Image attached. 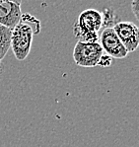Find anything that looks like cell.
<instances>
[{"label":"cell","mask_w":139,"mask_h":147,"mask_svg":"<svg viewBox=\"0 0 139 147\" xmlns=\"http://www.w3.org/2000/svg\"><path fill=\"white\" fill-rule=\"evenodd\" d=\"M2 70H3V66H2V60L0 59V73H2Z\"/></svg>","instance_id":"4fadbf2b"},{"label":"cell","mask_w":139,"mask_h":147,"mask_svg":"<svg viewBox=\"0 0 139 147\" xmlns=\"http://www.w3.org/2000/svg\"><path fill=\"white\" fill-rule=\"evenodd\" d=\"M104 53L99 42H77L73 49V59L81 67H95Z\"/></svg>","instance_id":"3957f363"},{"label":"cell","mask_w":139,"mask_h":147,"mask_svg":"<svg viewBox=\"0 0 139 147\" xmlns=\"http://www.w3.org/2000/svg\"><path fill=\"white\" fill-rule=\"evenodd\" d=\"M103 28H113V26L118 23V17L111 8H105L102 13Z\"/></svg>","instance_id":"ba28073f"},{"label":"cell","mask_w":139,"mask_h":147,"mask_svg":"<svg viewBox=\"0 0 139 147\" xmlns=\"http://www.w3.org/2000/svg\"><path fill=\"white\" fill-rule=\"evenodd\" d=\"M102 13L96 9H86L79 15L73 25V35L78 42H97L98 32L102 28Z\"/></svg>","instance_id":"6da1fadb"},{"label":"cell","mask_w":139,"mask_h":147,"mask_svg":"<svg viewBox=\"0 0 139 147\" xmlns=\"http://www.w3.org/2000/svg\"><path fill=\"white\" fill-rule=\"evenodd\" d=\"M34 31L29 25L19 22L12 30L11 49L17 60L23 61L30 54L32 47Z\"/></svg>","instance_id":"7a4b0ae2"},{"label":"cell","mask_w":139,"mask_h":147,"mask_svg":"<svg viewBox=\"0 0 139 147\" xmlns=\"http://www.w3.org/2000/svg\"><path fill=\"white\" fill-rule=\"evenodd\" d=\"M100 42L103 51L113 58L122 59L128 54L113 28H105L103 30L100 36Z\"/></svg>","instance_id":"277c9868"},{"label":"cell","mask_w":139,"mask_h":147,"mask_svg":"<svg viewBox=\"0 0 139 147\" xmlns=\"http://www.w3.org/2000/svg\"><path fill=\"white\" fill-rule=\"evenodd\" d=\"M20 22H23V23L29 25L33 29L35 35H38L41 32V22H40V20L37 19L36 17H34L33 15L29 14V13L22 14Z\"/></svg>","instance_id":"9c48e42d"},{"label":"cell","mask_w":139,"mask_h":147,"mask_svg":"<svg viewBox=\"0 0 139 147\" xmlns=\"http://www.w3.org/2000/svg\"><path fill=\"white\" fill-rule=\"evenodd\" d=\"M113 58L111 57L109 55L103 53L102 56L100 57V59H99L97 66L104 67V68H106V67H109L111 64H113Z\"/></svg>","instance_id":"30bf717a"},{"label":"cell","mask_w":139,"mask_h":147,"mask_svg":"<svg viewBox=\"0 0 139 147\" xmlns=\"http://www.w3.org/2000/svg\"><path fill=\"white\" fill-rule=\"evenodd\" d=\"M22 16L21 5L11 1L0 2V24L13 29L20 22Z\"/></svg>","instance_id":"8992f818"},{"label":"cell","mask_w":139,"mask_h":147,"mask_svg":"<svg viewBox=\"0 0 139 147\" xmlns=\"http://www.w3.org/2000/svg\"><path fill=\"white\" fill-rule=\"evenodd\" d=\"M131 10L135 16L136 20H139V0H132L131 1Z\"/></svg>","instance_id":"8fae6325"},{"label":"cell","mask_w":139,"mask_h":147,"mask_svg":"<svg viewBox=\"0 0 139 147\" xmlns=\"http://www.w3.org/2000/svg\"><path fill=\"white\" fill-rule=\"evenodd\" d=\"M2 1H11V2H14V3L18 4V5H21L22 4V0H0V2Z\"/></svg>","instance_id":"7c38bea8"},{"label":"cell","mask_w":139,"mask_h":147,"mask_svg":"<svg viewBox=\"0 0 139 147\" xmlns=\"http://www.w3.org/2000/svg\"><path fill=\"white\" fill-rule=\"evenodd\" d=\"M11 36L12 30L0 24V59L6 56L11 47Z\"/></svg>","instance_id":"52a82bcc"},{"label":"cell","mask_w":139,"mask_h":147,"mask_svg":"<svg viewBox=\"0 0 139 147\" xmlns=\"http://www.w3.org/2000/svg\"><path fill=\"white\" fill-rule=\"evenodd\" d=\"M113 31L127 53H133L139 46V29L131 22H118L113 26Z\"/></svg>","instance_id":"5b68a950"}]
</instances>
